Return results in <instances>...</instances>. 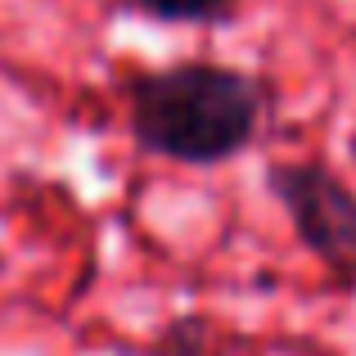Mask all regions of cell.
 Returning a JSON list of instances; mask_svg holds the SVG:
<instances>
[{"label":"cell","mask_w":356,"mask_h":356,"mask_svg":"<svg viewBox=\"0 0 356 356\" xmlns=\"http://www.w3.org/2000/svg\"><path fill=\"white\" fill-rule=\"evenodd\" d=\"M261 122L252 77L221 63H176L131 81V136L140 149L172 163L212 167L243 154Z\"/></svg>","instance_id":"6da1fadb"},{"label":"cell","mask_w":356,"mask_h":356,"mask_svg":"<svg viewBox=\"0 0 356 356\" xmlns=\"http://www.w3.org/2000/svg\"><path fill=\"white\" fill-rule=\"evenodd\" d=\"M203 339H208L203 321L185 316V321H176L172 330L163 334V343H158V356H203Z\"/></svg>","instance_id":"277c9868"},{"label":"cell","mask_w":356,"mask_h":356,"mask_svg":"<svg viewBox=\"0 0 356 356\" xmlns=\"http://www.w3.org/2000/svg\"><path fill=\"white\" fill-rule=\"evenodd\" d=\"M145 14L163 18V23H208L221 14L226 0H136Z\"/></svg>","instance_id":"3957f363"},{"label":"cell","mask_w":356,"mask_h":356,"mask_svg":"<svg viewBox=\"0 0 356 356\" xmlns=\"http://www.w3.org/2000/svg\"><path fill=\"white\" fill-rule=\"evenodd\" d=\"M352 158H356V131H352Z\"/></svg>","instance_id":"5b68a950"},{"label":"cell","mask_w":356,"mask_h":356,"mask_svg":"<svg viewBox=\"0 0 356 356\" xmlns=\"http://www.w3.org/2000/svg\"><path fill=\"white\" fill-rule=\"evenodd\" d=\"M270 194L289 208L298 239L334 275L356 280V194L325 163L270 167Z\"/></svg>","instance_id":"7a4b0ae2"}]
</instances>
